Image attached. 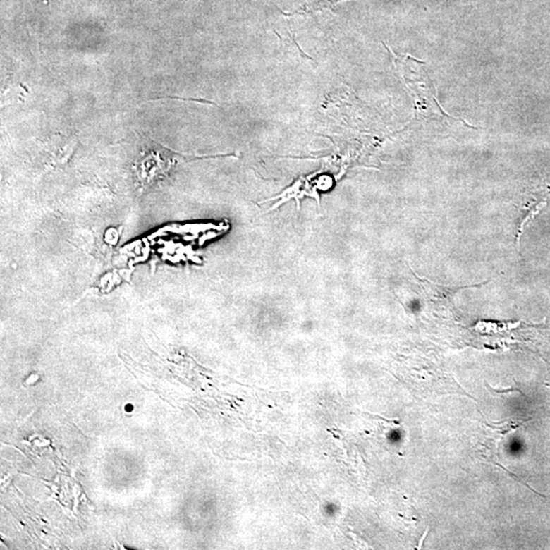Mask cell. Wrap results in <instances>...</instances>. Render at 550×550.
<instances>
[{
  "label": "cell",
  "instance_id": "cell-1",
  "mask_svg": "<svg viewBox=\"0 0 550 550\" xmlns=\"http://www.w3.org/2000/svg\"><path fill=\"white\" fill-rule=\"evenodd\" d=\"M489 389H491V387L489 386ZM492 391H494V393H512V391H519V393H521V391H520L519 389H515V387H511V389H501H501H492Z\"/></svg>",
  "mask_w": 550,
  "mask_h": 550
}]
</instances>
